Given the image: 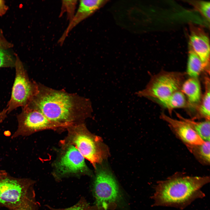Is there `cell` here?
Listing matches in <instances>:
<instances>
[{
    "label": "cell",
    "instance_id": "1",
    "mask_svg": "<svg viewBox=\"0 0 210 210\" xmlns=\"http://www.w3.org/2000/svg\"><path fill=\"white\" fill-rule=\"evenodd\" d=\"M209 176H191L177 172L158 181L152 198L154 205L183 209L197 198L205 195L201 188L209 182Z\"/></svg>",
    "mask_w": 210,
    "mask_h": 210
},
{
    "label": "cell",
    "instance_id": "2",
    "mask_svg": "<svg viewBox=\"0 0 210 210\" xmlns=\"http://www.w3.org/2000/svg\"><path fill=\"white\" fill-rule=\"evenodd\" d=\"M27 106L39 110L60 128L74 125L75 119L74 102L67 94L57 91L36 94Z\"/></svg>",
    "mask_w": 210,
    "mask_h": 210
},
{
    "label": "cell",
    "instance_id": "3",
    "mask_svg": "<svg viewBox=\"0 0 210 210\" xmlns=\"http://www.w3.org/2000/svg\"><path fill=\"white\" fill-rule=\"evenodd\" d=\"M92 190L95 206L98 210L114 209L124 203L123 195L119 186L106 168L97 169Z\"/></svg>",
    "mask_w": 210,
    "mask_h": 210
},
{
    "label": "cell",
    "instance_id": "4",
    "mask_svg": "<svg viewBox=\"0 0 210 210\" xmlns=\"http://www.w3.org/2000/svg\"><path fill=\"white\" fill-rule=\"evenodd\" d=\"M68 128V135L63 143L74 146L96 168L107 154L106 147L101 138L90 133L83 125H76Z\"/></svg>",
    "mask_w": 210,
    "mask_h": 210
},
{
    "label": "cell",
    "instance_id": "5",
    "mask_svg": "<svg viewBox=\"0 0 210 210\" xmlns=\"http://www.w3.org/2000/svg\"><path fill=\"white\" fill-rule=\"evenodd\" d=\"M34 181L19 178L0 170V207L9 210L19 206L33 190Z\"/></svg>",
    "mask_w": 210,
    "mask_h": 210
},
{
    "label": "cell",
    "instance_id": "6",
    "mask_svg": "<svg viewBox=\"0 0 210 210\" xmlns=\"http://www.w3.org/2000/svg\"><path fill=\"white\" fill-rule=\"evenodd\" d=\"M183 77L180 72H161L152 76L145 88L135 94L158 101L163 99L181 90Z\"/></svg>",
    "mask_w": 210,
    "mask_h": 210
},
{
    "label": "cell",
    "instance_id": "7",
    "mask_svg": "<svg viewBox=\"0 0 210 210\" xmlns=\"http://www.w3.org/2000/svg\"><path fill=\"white\" fill-rule=\"evenodd\" d=\"M15 75L10 100L6 108L8 114L18 107L27 106L36 93L35 88L30 80L23 63L15 53Z\"/></svg>",
    "mask_w": 210,
    "mask_h": 210
},
{
    "label": "cell",
    "instance_id": "8",
    "mask_svg": "<svg viewBox=\"0 0 210 210\" xmlns=\"http://www.w3.org/2000/svg\"><path fill=\"white\" fill-rule=\"evenodd\" d=\"M60 155L55 164L54 176L58 179L73 175L89 174L85 158L74 145L62 142Z\"/></svg>",
    "mask_w": 210,
    "mask_h": 210
},
{
    "label": "cell",
    "instance_id": "9",
    "mask_svg": "<svg viewBox=\"0 0 210 210\" xmlns=\"http://www.w3.org/2000/svg\"><path fill=\"white\" fill-rule=\"evenodd\" d=\"M18 128L12 137L29 136L36 132L60 128L50 121L40 111L26 106L17 116Z\"/></svg>",
    "mask_w": 210,
    "mask_h": 210
},
{
    "label": "cell",
    "instance_id": "10",
    "mask_svg": "<svg viewBox=\"0 0 210 210\" xmlns=\"http://www.w3.org/2000/svg\"><path fill=\"white\" fill-rule=\"evenodd\" d=\"M189 47L197 55L205 69L209 66L210 43L207 34L202 28L192 24L190 25Z\"/></svg>",
    "mask_w": 210,
    "mask_h": 210
},
{
    "label": "cell",
    "instance_id": "11",
    "mask_svg": "<svg viewBox=\"0 0 210 210\" xmlns=\"http://www.w3.org/2000/svg\"><path fill=\"white\" fill-rule=\"evenodd\" d=\"M160 117L168 124L173 132L186 145H198L204 142L205 141L185 122L172 118L164 113H161Z\"/></svg>",
    "mask_w": 210,
    "mask_h": 210
},
{
    "label": "cell",
    "instance_id": "12",
    "mask_svg": "<svg viewBox=\"0 0 210 210\" xmlns=\"http://www.w3.org/2000/svg\"><path fill=\"white\" fill-rule=\"evenodd\" d=\"M107 1L103 0H80L77 11L59 40L58 43L61 45L62 44L69 32L74 27L93 13Z\"/></svg>",
    "mask_w": 210,
    "mask_h": 210
},
{
    "label": "cell",
    "instance_id": "13",
    "mask_svg": "<svg viewBox=\"0 0 210 210\" xmlns=\"http://www.w3.org/2000/svg\"><path fill=\"white\" fill-rule=\"evenodd\" d=\"M181 91L186 96L190 104L195 105L199 103L202 98L200 83L197 78L190 77L183 83Z\"/></svg>",
    "mask_w": 210,
    "mask_h": 210
},
{
    "label": "cell",
    "instance_id": "14",
    "mask_svg": "<svg viewBox=\"0 0 210 210\" xmlns=\"http://www.w3.org/2000/svg\"><path fill=\"white\" fill-rule=\"evenodd\" d=\"M158 101L167 109L170 115L174 109L185 107L187 105L186 96L181 90L176 91L166 98Z\"/></svg>",
    "mask_w": 210,
    "mask_h": 210
},
{
    "label": "cell",
    "instance_id": "15",
    "mask_svg": "<svg viewBox=\"0 0 210 210\" xmlns=\"http://www.w3.org/2000/svg\"><path fill=\"white\" fill-rule=\"evenodd\" d=\"M176 115L180 120L185 122L189 125L204 141H210V120L196 122L193 119L184 118L178 113H176Z\"/></svg>",
    "mask_w": 210,
    "mask_h": 210
},
{
    "label": "cell",
    "instance_id": "16",
    "mask_svg": "<svg viewBox=\"0 0 210 210\" xmlns=\"http://www.w3.org/2000/svg\"><path fill=\"white\" fill-rule=\"evenodd\" d=\"M205 66L197 55L189 47L186 72L191 78H197L205 69Z\"/></svg>",
    "mask_w": 210,
    "mask_h": 210
},
{
    "label": "cell",
    "instance_id": "17",
    "mask_svg": "<svg viewBox=\"0 0 210 210\" xmlns=\"http://www.w3.org/2000/svg\"><path fill=\"white\" fill-rule=\"evenodd\" d=\"M210 141H205L201 144L186 146L199 162L203 164L208 165L210 161Z\"/></svg>",
    "mask_w": 210,
    "mask_h": 210
},
{
    "label": "cell",
    "instance_id": "18",
    "mask_svg": "<svg viewBox=\"0 0 210 210\" xmlns=\"http://www.w3.org/2000/svg\"><path fill=\"white\" fill-rule=\"evenodd\" d=\"M205 90L198 107V112L201 117L205 120H210V81L206 78L205 81Z\"/></svg>",
    "mask_w": 210,
    "mask_h": 210
},
{
    "label": "cell",
    "instance_id": "19",
    "mask_svg": "<svg viewBox=\"0 0 210 210\" xmlns=\"http://www.w3.org/2000/svg\"><path fill=\"white\" fill-rule=\"evenodd\" d=\"M15 53L12 54L9 49L0 47V68L15 67Z\"/></svg>",
    "mask_w": 210,
    "mask_h": 210
},
{
    "label": "cell",
    "instance_id": "20",
    "mask_svg": "<svg viewBox=\"0 0 210 210\" xmlns=\"http://www.w3.org/2000/svg\"><path fill=\"white\" fill-rule=\"evenodd\" d=\"M38 203L36 201L34 190L28 195L18 206L10 210H38Z\"/></svg>",
    "mask_w": 210,
    "mask_h": 210
},
{
    "label": "cell",
    "instance_id": "21",
    "mask_svg": "<svg viewBox=\"0 0 210 210\" xmlns=\"http://www.w3.org/2000/svg\"><path fill=\"white\" fill-rule=\"evenodd\" d=\"M77 0H63L62 2V6L60 15L64 12H66L67 19L69 22L72 19L75 14V10Z\"/></svg>",
    "mask_w": 210,
    "mask_h": 210
},
{
    "label": "cell",
    "instance_id": "22",
    "mask_svg": "<svg viewBox=\"0 0 210 210\" xmlns=\"http://www.w3.org/2000/svg\"><path fill=\"white\" fill-rule=\"evenodd\" d=\"M49 208L50 210H98L95 206H90L83 197L76 204L69 208L64 209H55L50 207Z\"/></svg>",
    "mask_w": 210,
    "mask_h": 210
},
{
    "label": "cell",
    "instance_id": "23",
    "mask_svg": "<svg viewBox=\"0 0 210 210\" xmlns=\"http://www.w3.org/2000/svg\"><path fill=\"white\" fill-rule=\"evenodd\" d=\"M196 9L208 21H210V2L204 1L192 2Z\"/></svg>",
    "mask_w": 210,
    "mask_h": 210
},
{
    "label": "cell",
    "instance_id": "24",
    "mask_svg": "<svg viewBox=\"0 0 210 210\" xmlns=\"http://www.w3.org/2000/svg\"><path fill=\"white\" fill-rule=\"evenodd\" d=\"M13 46L5 37L1 29L0 28V47L9 49Z\"/></svg>",
    "mask_w": 210,
    "mask_h": 210
},
{
    "label": "cell",
    "instance_id": "25",
    "mask_svg": "<svg viewBox=\"0 0 210 210\" xmlns=\"http://www.w3.org/2000/svg\"><path fill=\"white\" fill-rule=\"evenodd\" d=\"M8 9V7L6 5L4 0H0V16L4 15Z\"/></svg>",
    "mask_w": 210,
    "mask_h": 210
},
{
    "label": "cell",
    "instance_id": "26",
    "mask_svg": "<svg viewBox=\"0 0 210 210\" xmlns=\"http://www.w3.org/2000/svg\"><path fill=\"white\" fill-rule=\"evenodd\" d=\"M7 114V111L6 108L0 112V123L2 122L6 118Z\"/></svg>",
    "mask_w": 210,
    "mask_h": 210
}]
</instances>
